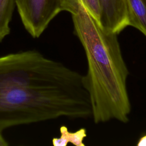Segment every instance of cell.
I'll use <instances>...</instances> for the list:
<instances>
[{
	"label": "cell",
	"instance_id": "6da1fadb",
	"mask_svg": "<svg viewBox=\"0 0 146 146\" xmlns=\"http://www.w3.org/2000/svg\"><path fill=\"white\" fill-rule=\"evenodd\" d=\"M92 116L84 75L34 50L0 57L1 131L61 116Z\"/></svg>",
	"mask_w": 146,
	"mask_h": 146
},
{
	"label": "cell",
	"instance_id": "7a4b0ae2",
	"mask_svg": "<svg viewBox=\"0 0 146 146\" xmlns=\"http://www.w3.org/2000/svg\"><path fill=\"white\" fill-rule=\"evenodd\" d=\"M74 33L86 53L88 69L84 75L95 123L111 120L126 123L131 105L127 88L129 71L117 34L104 30L82 0L71 14Z\"/></svg>",
	"mask_w": 146,
	"mask_h": 146
},
{
	"label": "cell",
	"instance_id": "3957f363",
	"mask_svg": "<svg viewBox=\"0 0 146 146\" xmlns=\"http://www.w3.org/2000/svg\"><path fill=\"white\" fill-rule=\"evenodd\" d=\"M78 0H15L22 22L27 32L38 38L61 11L71 13Z\"/></svg>",
	"mask_w": 146,
	"mask_h": 146
},
{
	"label": "cell",
	"instance_id": "277c9868",
	"mask_svg": "<svg viewBox=\"0 0 146 146\" xmlns=\"http://www.w3.org/2000/svg\"><path fill=\"white\" fill-rule=\"evenodd\" d=\"M99 24L106 31L119 34L128 26L125 0H99Z\"/></svg>",
	"mask_w": 146,
	"mask_h": 146
},
{
	"label": "cell",
	"instance_id": "5b68a950",
	"mask_svg": "<svg viewBox=\"0 0 146 146\" xmlns=\"http://www.w3.org/2000/svg\"><path fill=\"white\" fill-rule=\"evenodd\" d=\"M128 26L140 31L146 38V0H125Z\"/></svg>",
	"mask_w": 146,
	"mask_h": 146
},
{
	"label": "cell",
	"instance_id": "8992f818",
	"mask_svg": "<svg viewBox=\"0 0 146 146\" xmlns=\"http://www.w3.org/2000/svg\"><path fill=\"white\" fill-rule=\"evenodd\" d=\"M59 137L53 138L52 142L54 146H66L68 143L76 146H85L84 140L87 136L86 129L82 128L75 132H70L66 126L60 128Z\"/></svg>",
	"mask_w": 146,
	"mask_h": 146
},
{
	"label": "cell",
	"instance_id": "52a82bcc",
	"mask_svg": "<svg viewBox=\"0 0 146 146\" xmlns=\"http://www.w3.org/2000/svg\"><path fill=\"white\" fill-rule=\"evenodd\" d=\"M15 5V0H0V42L10 33L9 24Z\"/></svg>",
	"mask_w": 146,
	"mask_h": 146
},
{
	"label": "cell",
	"instance_id": "ba28073f",
	"mask_svg": "<svg viewBox=\"0 0 146 146\" xmlns=\"http://www.w3.org/2000/svg\"><path fill=\"white\" fill-rule=\"evenodd\" d=\"M82 1L88 12L94 17V18L99 23L100 17V8L99 0Z\"/></svg>",
	"mask_w": 146,
	"mask_h": 146
},
{
	"label": "cell",
	"instance_id": "9c48e42d",
	"mask_svg": "<svg viewBox=\"0 0 146 146\" xmlns=\"http://www.w3.org/2000/svg\"><path fill=\"white\" fill-rule=\"evenodd\" d=\"M137 145L138 146H146V133L142 136L137 141Z\"/></svg>",
	"mask_w": 146,
	"mask_h": 146
},
{
	"label": "cell",
	"instance_id": "30bf717a",
	"mask_svg": "<svg viewBox=\"0 0 146 146\" xmlns=\"http://www.w3.org/2000/svg\"><path fill=\"white\" fill-rule=\"evenodd\" d=\"M1 132L0 131V146H6L8 145V143L6 141V140L3 138V136L2 135Z\"/></svg>",
	"mask_w": 146,
	"mask_h": 146
}]
</instances>
